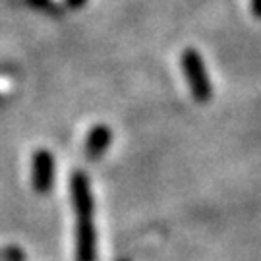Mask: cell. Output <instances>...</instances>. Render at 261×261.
I'll use <instances>...</instances> for the list:
<instances>
[{
  "mask_svg": "<svg viewBox=\"0 0 261 261\" xmlns=\"http://www.w3.org/2000/svg\"><path fill=\"white\" fill-rule=\"evenodd\" d=\"M180 62H182V70H184L186 82L190 85L192 97L199 103H207L213 97V84L209 82V75H207L201 55L196 48H186L182 53Z\"/></svg>",
  "mask_w": 261,
  "mask_h": 261,
  "instance_id": "cell-1",
  "label": "cell"
},
{
  "mask_svg": "<svg viewBox=\"0 0 261 261\" xmlns=\"http://www.w3.org/2000/svg\"><path fill=\"white\" fill-rule=\"evenodd\" d=\"M97 236H95L93 215H77L75 223V257L77 261H95Z\"/></svg>",
  "mask_w": 261,
  "mask_h": 261,
  "instance_id": "cell-2",
  "label": "cell"
},
{
  "mask_svg": "<svg viewBox=\"0 0 261 261\" xmlns=\"http://www.w3.org/2000/svg\"><path fill=\"white\" fill-rule=\"evenodd\" d=\"M31 182L37 194H48L55 184V159L48 149H37L31 165Z\"/></svg>",
  "mask_w": 261,
  "mask_h": 261,
  "instance_id": "cell-3",
  "label": "cell"
},
{
  "mask_svg": "<svg viewBox=\"0 0 261 261\" xmlns=\"http://www.w3.org/2000/svg\"><path fill=\"white\" fill-rule=\"evenodd\" d=\"M70 192H72V205L75 215H93V196L89 178L84 172H74L70 178Z\"/></svg>",
  "mask_w": 261,
  "mask_h": 261,
  "instance_id": "cell-4",
  "label": "cell"
},
{
  "mask_svg": "<svg viewBox=\"0 0 261 261\" xmlns=\"http://www.w3.org/2000/svg\"><path fill=\"white\" fill-rule=\"evenodd\" d=\"M112 141V132L109 126L99 124L93 126L91 132L87 134V140H85V157L89 161H97L105 155V151L109 149Z\"/></svg>",
  "mask_w": 261,
  "mask_h": 261,
  "instance_id": "cell-5",
  "label": "cell"
},
{
  "mask_svg": "<svg viewBox=\"0 0 261 261\" xmlns=\"http://www.w3.org/2000/svg\"><path fill=\"white\" fill-rule=\"evenodd\" d=\"M0 261H25V253L18 246H6L0 250Z\"/></svg>",
  "mask_w": 261,
  "mask_h": 261,
  "instance_id": "cell-6",
  "label": "cell"
},
{
  "mask_svg": "<svg viewBox=\"0 0 261 261\" xmlns=\"http://www.w3.org/2000/svg\"><path fill=\"white\" fill-rule=\"evenodd\" d=\"M29 6H33V8H43V10H48L53 6V0H25Z\"/></svg>",
  "mask_w": 261,
  "mask_h": 261,
  "instance_id": "cell-7",
  "label": "cell"
},
{
  "mask_svg": "<svg viewBox=\"0 0 261 261\" xmlns=\"http://www.w3.org/2000/svg\"><path fill=\"white\" fill-rule=\"evenodd\" d=\"M250 6H252L253 18L261 19V0H250Z\"/></svg>",
  "mask_w": 261,
  "mask_h": 261,
  "instance_id": "cell-8",
  "label": "cell"
},
{
  "mask_svg": "<svg viewBox=\"0 0 261 261\" xmlns=\"http://www.w3.org/2000/svg\"><path fill=\"white\" fill-rule=\"evenodd\" d=\"M85 2H87V0H66V4H68V6H70L72 10H80L85 4Z\"/></svg>",
  "mask_w": 261,
  "mask_h": 261,
  "instance_id": "cell-9",
  "label": "cell"
},
{
  "mask_svg": "<svg viewBox=\"0 0 261 261\" xmlns=\"http://www.w3.org/2000/svg\"><path fill=\"white\" fill-rule=\"evenodd\" d=\"M120 261H130V259H120Z\"/></svg>",
  "mask_w": 261,
  "mask_h": 261,
  "instance_id": "cell-10",
  "label": "cell"
}]
</instances>
